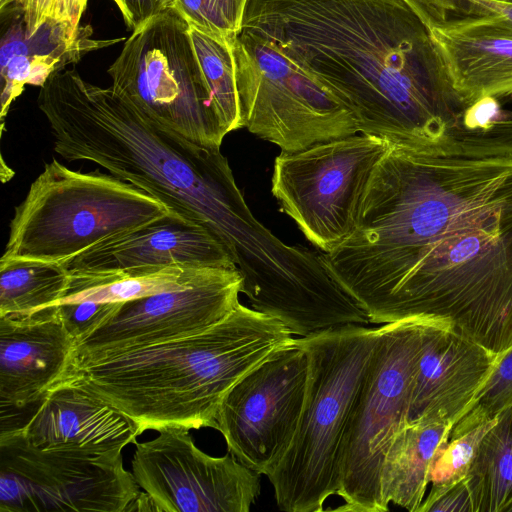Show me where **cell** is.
Here are the masks:
<instances>
[{
    "label": "cell",
    "instance_id": "10",
    "mask_svg": "<svg viewBox=\"0 0 512 512\" xmlns=\"http://www.w3.org/2000/svg\"><path fill=\"white\" fill-rule=\"evenodd\" d=\"M389 144L361 133L275 158L271 192L281 211L322 253L355 232L368 184Z\"/></svg>",
    "mask_w": 512,
    "mask_h": 512
},
{
    "label": "cell",
    "instance_id": "29",
    "mask_svg": "<svg viewBox=\"0 0 512 512\" xmlns=\"http://www.w3.org/2000/svg\"><path fill=\"white\" fill-rule=\"evenodd\" d=\"M512 403V348L502 355L478 394L454 423L452 430L466 429L489 419Z\"/></svg>",
    "mask_w": 512,
    "mask_h": 512
},
{
    "label": "cell",
    "instance_id": "3",
    "mask_svg": "<svg viewBox=\"0 0 512 512\" xmlns=\"http://www.w3.org/2000/svg\"><path fill=\"white\" fill-rule=\"evenodd\" d=\"M37 104L59 156L101 166L219 240L245 200L220 148L186 138L75 69L52 74L40 87Z\"/></svg>",
    "mask_w": 512,
    "mask_h": 512
},
{
    "label": "cell",
    "instance_id": "22",
    "mask_svg": "<svg viewBox=\"0 0 512 512\" xmlns=\"http://www.w3.org/2000/svg\"><path fill=\"white\" fill-rule=\"evenodd\" d=\"M209 268L168 266L100 273H69L60 304L80 301L125 302L189 286Z\"/></svg>",
    "mask_w": 512,
    "mask_h": 512
},
{
    "label": "cell",
    "instance_id": "30",
    "mask_svg": "<svg viewBox=\"0 0 512 512\" xmlns=\"http://www.w3.org/2000/svg\"><path fill=\"white\" fill-rule=\"evenodd\" d=\"M122 302L80 301L58 305V312L66 329L76 342L104 324Z\"/></svg>",
    "mask_w": 512,
    "mask_h": 512
},
{
    "label": "cell",
    "instance_id": "32",
    "mask_svg": "<svg viewBox=\"0 0 512 512\" xmlns=\"http://www.w3.org/2000/svg\"><path fill=\"white\" fill-rule=\"evenodd\" d=\"M418 512H472L470 495L465 480L435 496H426Z\"/></svg>",
    "mask_w": 512,
    "mask_h": 512
},
{
    "label": "cell",
    "instance_id": "9",
    "mask_svg": "<svg viewBox=\"0 0 512 512\" xmlns=\"http://www.w3.org/2000/svg\"><path fill=\"white\" fill-rule=\"evenodd\" d=\"M172 8L134 30L108 69L112 88L149 117L186 138L220 148L216 115L189 35Z\"/></svg>",
    "mask_w": 512,
    "mask_h": 512
},
{
    "label": "cell",
    "instance_id": "19",
    "mask_svg": "<svg viewBox=\"0 0 512 512\" xmlns=\"http://www.w3.org/2000/svg\"><path fill=\"white\" fill-rule=\"evenodd\" d=\"M457 91L473 103L492 97L512 100V23L487 18L429 29Z\"/></svg>",
    "mask_w": 512,
    "mask_h": 512
},
{
    "label": "cell",
    "instance_id": "11",
    "mask_svg": "<svg viewBox=\"0 0 512 512\" xmlns=\"http://www.w3.org/2000/svg\"><path fill=\"white\" fill-rule=\"evenodd\" d=\"M140 492L122 451L41 450L0 431V512H129Z\"/></svg>",
    "mask_w": 512,
    "mask_h": 512
},
{
    "label": "cell",
    "instance_id": "36",
    "mask_svg": "<svg viewBox=\"0 0 512 512\" xmlns=\"http://www.w3.org/2000/svg\"><path fill=\"white\" fill-rule=\"evenodd\" d=\"M501 512H512V500H510L503 508Z\"/></svg>",
    "mask_w": 512,
    "mask_h": 512
},
{
    "label": "cell",
    "instance_id": "23",
    "mask_svg": "<svg viewBox=\"0 0 512 512\" xmlns=\"http://www.w3.org/2000/svg\"><path fill=\"white\" fill-rule=\"evenodd\" d=\"M464 480L472 512H501L512 500V403L497 414Z\"/></svg>",
    "mask_w": 512,
    "mask_h": 512
},
{
    "label": "cell",
    "instance_id": "18",
    "mask_svg": "<svg viewBox=\"0 0 512 512\" xmlns=\"http://www.w3.org/2000/svg\"><path fill=\"white\" fill-rule=\"evenodd\" d=\"M15 428L38 449L90 455L122 451L139 436L137 426L125 414L68 382L48 392L27 422Z\"/></svg>",
    "mask_w": 512,
    "mask_h": 512
},
{
    "label": "cell",
    "instance_id": "13",
    "mask_svg": "<svg viewBox=\"0 0 512 512\" xmlns=\"http://www.w3.org/2000/svg\"><path fill=\"white\" fill-rule=\"evenodd\" d=\"M188 429L166 427L136 442L132 473L160 512H248L261 492L259 473L233 455L200 450Z\"/></svg>",
    "mask_w": 512,
    "mask_h": 512
},
{
    "label": "cell",
    "instance_id": "27",
    "mask_svg": "<svg viewBox=\"0 0 512 512\" xmlns=\"http://www.w3.org/2000/svg\"><path fill=\"white\" fill-rule=\"evenodd\" d=\"M428 29H443L487 18L512 23V3L491 0H403Z\"/></svg>",
    "mask_w": 512,
    "mask_h": 512
},
{
    "label": "cell",
    "instance_id": "5",
    "mask_svg": "<svg viewBox=\"0 0 512 512\" xmlns=\"http://www.w3.org/2000/svg\"><path fill=\"white\" fill-rule=\"evenodd\" d=\"M378 337L379 327L355 324L297 337L309 360L305 403L287 453L267 475L280 510L320 512L338 494L343 435Z\"/></svg>",
    "mask_w": 512,
    "mask_h": 512
},
{
    "label": "cell",
    "instance_id": "28",
    "mask_svg": "<svg viewBox=\"0 0 512 512\" xmlns=\"http://www.w3.org/2000/svg\"><path fill=\"white\" fill-rule=\"evenodd\" d=\"M248 0H174V9L189 24L207 34L234 39L242 30Z\"/></svg>",
    "mask_w": 512,
    "mask_h": 512
},
{
    "label": "cell",
    "instance_id": "6",
    "mask_svg": "<svg viewBox=\"0 0 512 512\" xmlns=\"http://www.w3.org/2000/svg\"><path fill=\"white\" fill-rule=\"evenodd\" d=\"M164 203L111 174L53 158L15 207L3 256L64 264L94 244L165 217Z\"/></svg>",
    "mask_w": 512,
    "mask_h": 512
},
{
    "label": "cell",
    "instance_id": "20",
    "mask_svg": "<svg viewBox=\"0 0 512 512\" xmlns=\"http://www.w3.org/2000/svg\"><path fill=\"white\" fill-rule=\"evenodd\" d=\"M91 34L86 26L78 37H72L64 26L47 21L28 36L23 16L14 22L0 45L1 118L25 85L41 87L52 74L87 52L120 40L96 41Z\"/></svg>",
    "mask_w": 512,
    "mask_h": 512
},
{
    "label": "cell",
    "instance_id": "2",
    "mask_svg": "<svg viewBox=\"0 0 512 512\" xmlns=\"http://www.w3.org/2000/svg\"><path fill=\"white\" fill-rule=\"evenodd\" d=\"M242 30L277 44L350 109L362 134L433 156L493 155L475 103L403 0H248Z\"/></svg>",
    "mask_w": 512,
    "mask_h": 512
},
{
    "label": "cell",
    "instance_id": "24",
    "mask_svg": "<svg viewBox=\"0 0 512 512\" xmlns=\"http://www.w3.org/2000/svg\"><path fill=\"white\" fill-rule=\"evenodd\" d=\"M69 273L64 264L22 257L0 258V316L30 315L59 305Z\"/></svg>",
    "mask_w": 512,
    "mask_h": 512
},
{
    "label": "cell",
    "instance_id": "8",
    "mask_svg": "<svg viewBox=\"0 0 512 512\" xmlns=\"http://www.w3.org/2000/svg\"><path fill=\"white\" fill-rule=\"evenodd\" d=\"M233 51L243 126L296 152L357 134L350 109L274 42L241 30Z\"/></svg>",
    "mask_w": 512,
    "mask_h": 512
},
{
    "label": "cell",
    "instance_id": "33",
    "mask_svg": "<svg viewBox=\"0 0 512 512\" xmlns=\"http://www.w3.org/2000/svg\"><path fill=\"white\" fill-rule=\"evenodd\" d=\"M88 0H54L52 23L64 26L72 37H78L85 29L80 27V19Z\"/></svg>",
    "mask_w": 512,
    "mask_h": 512
},
{
    "label": "cell",
    "instance_id": "37",
    "mask_svg": "<svg viewBox=\"0 0 512 512\" xmlns=\"http://www.w3.org/2000/svg\"><path fill=\"white\" fill-rule=\"evenodd\" d=\"M491 1H500V2H503V1H505V0H491ZM505 2H506V1H505Z\"/></svg>",
    "mask_w": 512,
    "mask_h": 512
},
{
    "label": "cell",
    "instance_id": "17",
    "mask_svg": "<svg viewBox=\"0 0 512 512\" xmlns=\"http://www.w3.org/2000/svg\"><path fill=\"white\" fill-rule=\"evenodd\" d=\"M499 358L450 326L423 321L409 422L455 423L486 383Z\"/></svg>",
    "mask_w": 512,
    "mask_h": 512
},
{
    "label": "cell",
    "instance_id": "15",
    "mask_svg": "<svg viewBox=\"0 0 512 512\" xmlns=\"http://www.w3.org/2000/svg\"><path fill=\"white\" fill-rule=\"evenodd\" d=\"M64 266L73 273L168 266L236 268L222 242L209 229L173 210L144 227L103 239Z\"/></svg>",
    "mask_w": 512,
    "mask_h": 512
},
{
    "label": "cell",
    "instance_id": "38",
    "mask_svg": "<svg viewBox=\"0 0 512 512\" xmlns=\"http://www.w3.org/2000/svg\"><path fill=\"white\" fill-rule=\"evenodd\" d=\"M506 2L512 3V0H505Z\"/></svg>",
    "mask_w": 512,
    "mask_h": 512
},
{
    "label": "cell",
    "instance_id": "35",
    "mask_svg": "<svg viewBox=\"0 0 512 512\" xmlns=\"http://www.w3.org/2000/svg\"><path fill=\"white\" fill-rule=\"evenodd\" d=\"M23 0H0V11L1 13H5L9 11L10 7L15 3H20L22 5Z\"/></svg>",
    "mask_w": 512,
    "mask_h": 512
},
{
    "label": "cell",
    "instance_id": "7",
    "mask_svg": "<svg viewBox=\"0 0 512 512\" xmlns=\"http://www.w3.org/2000/svg\"><path fill=\"white\" fill-rule=\"evenodd\" d=\"M422 325L423 320H402L379 327L343 435L337 496L344 504L335 510L387 511L380 493V473L393 440L409 422Z\"/></svg>",
    "mask_w": 512,
    "mask_h": 512
},
{
    "label": "cell",
    "instance_id": "26",
    "mask_svg": "<svg viewBox=\"0 0 512 512\" xmlns=\"http://www.w3.org/2000/svg\"><path fill=\"white\" fill-rule=\"evenodd\" d=\"M497 416L466 429L452 431L446 447L435 458L429 474L431 489L428 497L463 481L472 466L479 444L495 424Z\"/></svg>",
    "mask_w": 512,
    "mask_h": 512
},
{
    "label": "cell",
    "instance_id": "16",
    "mask_svg": "<svg viewBox=\"0 0 512 512\" xmlns=\"http://www.w3.org/2000/svg\"><path fill=\"white\" fill-rule=\"evenodd\" d=\"M76 340L58 305L30 315L0 316L1 410L37 405L69 375Z\"/></svg>",
    "mask_w": 512,
    "mask_h": 512
},
{
    "label": "cell",
    "instance_id": "4",
    "mask_svg": "<svg viewBox=\"0 0 512 512\" xmlns=\"http://www.w3.org/2000/svg\"><path fill=\"white\" fill-rule=\"evenodd\" d=\"M294 339L279 320L239 303L198 333L74 362L64 382L114 406L139 435L166 427L214 428L226 393Z\"/></svg>",
    "mask_w": 512,
    "mask_h": 512
},
{
    "label": "cell",
    "instance_id": "12",
    "mask_svg": "<svg viewBox=\"0 0 512 512\" xmlns=\"http://www.w3.org/2000/svg\"><path fill=\"white\" fill-rule=\"evenodd\" d=\"M309 360L297 338L247 372L224 396L214 429L238 461L267 476L287 453L303 411Z\"/></svg>",
    "mask_w": 512,
    "mask_h": 512
},
{
    "label": "cell",
    "instance_id": "14",
    "mask_svg": "<svg viewBox=\"0 0 512 512\" xmlns=\"http://www.w3.org/2000/svg\"><path fill=\"white\" fill-rule=\"evenodd\" d=\"M242 282L237 268H209L189 286L122 302L104 324L76 342L73 363L203 331L240 303Z\"/></svg>",
    "mask_w": 512,
    "mask_h": 512
},
{
    "label": "cell",
    "instance_id": "31",
    "mask_svg": "<svg viewBox=\"0 0 512 512\" xmlns=\"http://www.w3.org/2000/svg\"><path fill=\"white\" fill-rule=\"evenodd\" d=\"M126 25L133 31L152 18L172 9L174 0H113Z\"/></svg>",
    "mask_w": 512,
    "mask_h": 512
},
{
    "label": "cell",
    "instance_id": "25",
    "mask_svg": "<svg viewBox=\"0 0 512 512\" xmlns=\"http://www.w3.org/2000/svg\"><path fill=\"white\" fill-rule=\"evenodd\" d=\"M189 35L224 132L243 128L233 51L235 38H220L192 27Z\"/></svg>",
    "mask_w": 512,
    "mask_h": 512
},
{
    "label": "cell",
    "instance_id": "21",
    "mask_svg": "<svg viewBox=\"0 0 512 512\" xmlns=\"http://www.w3.org/2000/svg\"><path fill=\"white\" fill-rule=\"evenodd\" d=\"M454 423L417 420L397 434L383 461L380 493L384 506L393 503L418 512L429 482L431 466L448 444Z\"/></svg>",
    "mask_w": 512,
    "mask_h": 512
},
{
    "label": "cell",
    "instance_id": "34",
    "mask_svg": "<svg viewBox=\"0 0 512 512\" xmlns=\"http://www.w3.org/2000/svg\"><path fill=\"white\" fill-rule=\"evenodd\" d=\"M54 0H23L22 16L27 35L34 33L41 25L51 21Z\"/></svg>",
    "mask_w": 512,
    "mask_h": 512
},
{
    "label": "cell",
    "instance_id": "1",
    "mask_svg": "<svg viewBox=\"0 0 512 512\" xmlns=\"http://www.w3.org/2000/svg\"><path fill=\"white\" fill-rule=\"evenodd\" d=\"M321 258L370 323H442L501 357L512 348V159L389 144L355 232Z\"/></svg>",
    "mask_w": 512,
    "mask_h": 512
}]
</instances>
